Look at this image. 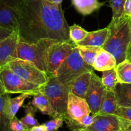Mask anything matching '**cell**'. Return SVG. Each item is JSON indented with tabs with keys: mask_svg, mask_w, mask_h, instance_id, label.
<instances>
[{
	"mask_svg": "<svg viewBox=\"0 0 131 131\" xmlns=\"http://www.w3.org/2000/svg\"><path fill=\"white\" fill-rule=\"evenodd\" d=\"M117 107V100L115 91L105 88L101 108L97 115H115Z\"/></svg>",
	"mask_w": 131,
	"mask_h": 131,
	"instance_id": "cell-18",
	"label": "cell"
},
{
	"mask_svg": "<svg viewBox=\"0 0 131 131\" xmlns=\"http://www.w3.org/2000/svg\"><path fill=\"white\" fill-rule=\"evenodd\" d=\"M84 131H121L118 117L116 115H96L93 124Z\"/></svg>",
	"mask_w": 131,
	"mask_h": 131,
	"instance_id": "cell-12",
	"label": "cell"
},
{
	"mask_svg": "<svg viewBox=\"0 0 131 131\" xmlns=\"http://www.w3.org/2000/svg\"><path fill=\"white\" fill-rule=\"evenodd\" d=\"M124 15L131 17V0H126L124 5Z\"/></svg>",
	"mask_w": 131,
	"mask_h": 131,
	"instance_id": "cell-33",
	"label": "cell"
},
{
	"mask_svg": "<svg viewBox=\"0 0 131 131\" xmlns=\"http://www.w3.org/2000/svg\"><path fill=\"white\" fill-rule=\"evenodd\" d=\"M39 90L48 98L57 116L64 118L67 113L70 88L60 83L54 75H49L47 81L40 86Z\"/></svg>",
	"mask_w": 131,
	"mask_h": 131,
	"instance_id": "cell-5",
	"label": "cell"
},
{
	"mask_svg": "<svg viewBox=\"0 0 131 131\" xmlns=\"http://www.w3.org/2000/svg\"><path fill=\"white\" fill-rule=\"evenodd\" d=\"M93 72L89 71L79 75L70 88V92L81 98L85 99L86 94L90 84Z\"/></svg>",
	"mask_w": 131,
	"mask_h": 131,
	"instance_id": "cell-16",
	"label": "cell"
},
{
	"mask_svg": "<svg viewBox=\"0 0 131 131\" xmlns=\"http://www.w3.org/2000/svg\"><path fill=\"white\" fill-rule=\"evenodd\" d=\"M118 83H131V63L128 60L116 65L115 67Z\"/></svg>",
	"mask_w": 131,
	"mask_h": 131,
	"instance_id": "cell-24",
	"label": "cell"
},
{
	"mask_svg": "<svg viewBox=\"0 0 131 131\" xmlns=\"http://www.w3.org/2000/svg\"><path fill=\"white\" fill-rule=\"evenodd\" d=\"M116 65V60L114 55L101 48L93 63V68L97 71L104 72L115 69Z\"/></svg>",
	"mask_w": 131,
	"mask_h": 131,
	"instance_id": "cell-14",
	"label": "cell"
},
{
	"mask_svg": "<svg viewBox=\"0 0 131 131\" xmlns=\"http://www.w3.org/2000/svg\"><path fill=\"white\" fill-rule=\"evenodd\" d=\"M33 100L31 103L37 110L40 111L43 115H48L52 118L57 117L56 112L46 95L38 90L33 94Z\"/></svg>",
	"mask_w": 131,
	"mask_h": 131,
	"instance_id": "cell-17",
	"label": "cell"
},
{
	"mask_svg": "<svg viewBox=\"0 0 131 131\" xmlns=\"http://www.w3.org/2000/svg\"><path fill=\"white\" fill-rule=\"evenodd\" d=\"M0 79L6 93L34 94L40 86L28 82L13 72L7 64L0 69Z\"/></svg>",
	"mask_w": 131,
	"mask_h": 131,
	"instance_id": "cell-7",
	"label": "cell"
},
{
	"mask_svg": "<svg viewBox=\"0 0 131 131\" xmlns=\"http://www.w3.org/2000/svg\"><path fill=\"white\" fill-rule=\"evenodd\" d=\"M94 115H86L81 118L75 120L65 115L64 116V121H65L68 127L72 130L84 131L86 128L93 124L94 121Z\"/></svg>",
	"mask_w": 131,
	"mask_h": 131,
	"instance_id": "cell-21",
	"label": "cell"
},
{
	"mask_svg": "<svg viewBox=\"0 0 131 131\" xmlns=\"http://www.w3.org/2000/svg\"><path fill=\"white\" fill-rule=\"evenodd\" d=\"M10 70L28 82L41 86L48 80L46 72L38 69L33 63L20 58H13L7 64Z\"/></svg>",
	"mask_w": 131,
	"mask_h": 131,
	"instance_id": "cell-6",
	"label": "cell"
},
{
	"mask_svg": "<svg viewBox=\"0 0 131 131\" xmlns=\"http://www.w3.org/2000/svg\"><path fill=\"white\" fill-rule=\"evenodd\" d=\"M104 90L105 87L102 84L101 78L93 72L90 84L85 96V100L90 109L91 113L94 116L98 114L101 108Z\"/></svg>",
	"mask_w": 131,
	"mask_h": 131,
	"instance_id": "cell-10",
	"label": "cell"
},
{
	"mask_svg": "<svg viewBox=\"0 0 131 131\" xmlns=\"http://www.w3.org/2000/svg\"><path fill=\"white\" fill-rule=\"evenodd\" d=\"M14 31V30L9 29V28L0 26V42H2L3 40H5L9 35H10Z\"/></svg>",
	"mask_w": 131,
	"mask_h": 131,
	"instance_id": "cell-32",
	"label": "cell"
},
{
	"mask_svg": "<svg viewBox=\"0 0 131 131\" xmlns=\"http://www.w3.org/2000/svg\"><path fill=\"white\" fill-rule=\"evenodd\" d=\"M88 34V31L83 29L80 26L74 24L69 28V37L74 43L76 44L80 41L83 40Z\"/></svg>",
	"mask_w": 131,
	"mask_h": 131,
	"instance_id": "cell-27",
	"label": "cell"
},
{
	"mask_svg": "<svg viewBox=\"0 0 131 131\" xmlns=\"http://www.w3.org/2000/svg\"><path fill=\"white\" fill-rule=\"evenodd\" d=\"M91 111L85 99L69 92L67 113L65 115L72 119L78 120L83 116L90 115Z\"/></svg>",
	"mask_w": 131,
	"mask_h": 131,
	"instance_id": "cell-13",
	"label": "cell"
},
{
	"mask_svg": "<svg viewBox=\"0 0 131 131\" xmlns=\"http://www.w3.org/2000/svg\"><path fill=\"white\" fill-rule=\"evenodd\" d=\"M19 40V31L14 30L10 35L0 42V69L13 58H15Z\"/></svg>",
	"mask_w": 131,
	"mask_h": 131,
	"instance_id": "cell-11",
	"label": "cell"
},
{
	"mask_svg": "<svg viewBox=\"0 0 131 131\" xmlns=\"http://www.w3.org/2000/svg\"><path fill=\"white\" fill-rule=\"evenodd\" d=\"M83 61L88 66L93 67L97 55L102 47L90 46H77Z\"/></svg>",
	"mask_w": 131,
	"mask_h": 131,
	"instance_id": "cell-23",
	"label": "cell"
},
{
	"mask_svg": "<svg viewBox=\"0 0 131 131\" xmlns=\"http://www.w3.org/2000/svg\"><path fill=\"white\" fill-rule=\"evenodd\" d=\"M24 108L25 110L26 115L20 120L26 127L28 130H30L33 127L39 125L37 120L35 118V114L37 110L31 104V102H29L28 104L24 106Z\"/></svg>",
	"mask_w": 131,
	"mask_h": 131,
	"instance_id": "cell-25",
	"label": "cell"
},
{
	"mask_svg": "<svg viewBox=\"0 0 131 131\" xmlns=\"http://www.w3.org/2000/svg\"><path fill=\"white\" fill-rule=\"evenodd\" d=\"M46 1L54 4H61L63 0H46Z\"/></svg>",
	"mask_w": 131,
	"mask_h": 131,
	"instance_id": "cell-36",
	"label": "cell"
},
{
	"mask_svg": "<svg viewBox=\"0 0 131 131\" xmlns=\"http://www.w3.org/2000/svg\"><path fill=\"white\" fill-rule=\"evenodd\" d=\"M107 28L110 33L102 49L114 55L118 65L126 60L131 52V17L124 15L111 20Z\"/></svg>",
	"mask_w": 131,
	"mask_h": 131,
	"instance_id": "cell-2",
	"label": "cell"
},
{
	"mask_svg": "<svg viewBox=\"0 0 131 131\" xmlns=\"http://www.w3.org/2000/svg\"><path fill=\"white\" fill-rule=\"evenodd\" d=\"M118 106H131V83H117L115 89Z\"/></svg>",
	"mask_w": 131,
	"mask_h": 131,
	"instance_id": "cell-20",
	"label": "cell"
},
{
	"mask_svg": "<svg viewBox=\"0 0 131 131\" xmlns=\"http://www.w3.org/2000/svg\"><path fill=\"white\" fill-rule=\"evenodd\" d=\"M110 29L107 27L97 31L88 32L86 37L79 42L76 46H90L95 47H102L104 45L109 36Z\"/></svg>",
	"mask_w": 131,
	"mask_h": 131,
	"instance_id": "cell-15",
	"label": "cell"
},
{
	"mask_svg": "<svg viewBox=\"0 0 131 131\" xmlns=\"http://www.w3.org/2000/svg\"><path fill=\"white\" fill-rule=\"evenodd\" d=\"M61 4L46 0H23L19 13V39L35 43L42 39L72 42Z\"/></svg>",
	"mask_w": 131,
	"mask_h": 131,
	"instance_id": "cell-1",
	"label": "cell"
},
{
	"mask_svg": "<svg viewBox=\"0 0 131 131\" xmlns=\"http://www.w3.org/2000/svg\"><path fill=\"white\" fill-rule=\"evenodd\" d=\"M115 115L131 122V106H118Z\"/></svg>",
	"mask_w": 131,
	"mask_h": 131,
	"instance_id": "cell-30",
	"label": "cell"
},
{
	"mask_svg": "<svg viewBox=\"0 0 131 131\" xmlns=\"http://www.w3.org/2000/svg\"><path fill=\"white\" fill-rule=\"evenodd\" d=\"M33 95L31 93H20V95L15 98H9L7 102V114L10 120L15 117L25 100Z\"/></svg>",
	"mask_w": 131,
	"mask_h": 131,
	"instance_id": "cell-22",
	"label": "cell"
},
{
	"mask_svg": "<svg viewBox=\"0 0 131 131\" xmlns=\"http://www.w3.org/2000/svg\"><path fill=\"white\" fill-rule=\"evenodd\" d=\"M93 67L88 66L84 62L78 47L75 46L56 70L54 76L60 83L70 88L73 82L79 75L86 72H93Z\"/></svg>",
	"mask_w": 131,
	"mask_h": 131,
	"instance_id": "cell-4",
	"label": "cell"
},
{
	"mask_svg": "<svg viewBox=\"0 0 131 131\" xmlns=\"http://www.w3.org/2000/svg\"><path fill=\"white\" fill-rule=\"evenodd\" d=\"M127 60H129V61L131 63V52H130V54H129V56H128V58H127Z\"/></svg>",
	"mask_w": 131,
	"mask_h": 131,
	"instance_id": "cell-37",
	"label": "cell"
},
{
	"mask_svg": "<svg viewBox=\"0 0 131 131\" xmlns=\"http://www.w3.org/2000/svg\"><path fill=\"white\" fill-rule=\"evenodd\" d=\"M101 80L106 89L115 91V87L118 83L117 75L115 69L102 72Z\"/></svg>",
	"mask_w": 131,
	"mask_h": 131,
	"instance_id": "cell-26",
	"label": "cell"
},
{
	"mask_svg": "<svg viewBox=\"0 0 131 131\" xmlns=\"http://www.w3.org/2000/svg\"><path fill=\"white\" fill-rule=\"evenodd\" d=\"M126 0H110L113 16L111 20H116L124 16V5Z\"/></svg>",
	"mask_w": 131,
	"mask_h": 131,
	"instance_id": "cell-28",
	"label": "cell"
},
{
	"mask_svg": "<svg viewBox=\"0 0 131 131\" xmlns=\"http://www.w3.org/2000/svg\"><path fill=\"white\" fill-rule=\"evenodd\" d=\"M23 0H0V26L19 29V13Z\"/></svg>",
	"mask_w": 131,
	"mask_h": 131,
	"instance_id": "cell-9",
	"label": "cell"
},
{
	"mask_svg": "<svg viewBox=\"0 0 131 131\" xmlns=\"http://www.w3.org/2000/svg\"><path fill=\"white\" fill-rule=\"evenodd\" d=\"M76 45L73 42H56L51 46L49 52L47 74L54 75L56 70L70 54Z\"/></svg>",
	"mask_w": 131,
	"mask_h": 131,
	"instance_id": "cell-8",
	"label": "cell"
},
{
	"mask_svg": "<svg viewBox=\"0 0 131 131\" xmlns=\"http://www.w3.org/2000/svg\"><path fill=\"white\" fill-rule=\"evenodd\" d=\"M72 3L77 11L83 15L92 14L104 5L99 0H72Z\"/></svg>",
	"mask_w": 131,
	"mask_h": 131,
	"instance_id": "cell-19",
	"label": "cell"
},
{
	"mask_svg": "<svg viewBox=\"0 0 131 131\" xmlns=\"http://www.w3.org/2000/svg\"><path fill=\"white\" fill-rule=\"evenodd\" d=\"M31 131H46V129H45L44 125L42 124V125H38L37 126L34 127L32 128L30 130Z\"/></svg>",
	"mask_w": 131,
	"mask_h": 131,
	"instance_id": "cell-34",
	"label": "cell"
},
{
	"mask_svg": "<svg viewBox=\"0 0 131 131\" xmlns=\"http://www.w3.org/2000/svg\"><path fill=\"white\" fill-rule=\"evenodd\" d=\"M6 93V91H5V88H4L3 85L2 84V82H1V79H0V94L3 95V94H5Z\"/></svg>",
	"mask_w": 131,
	"mask_h": 131,
	"instance_id": "cell-35",
	"label": "cell"
},
{
	"mask_svg": "<svg viewBox=\"0 0 131 131\" xmlns=\"http://www.w3.org/2000/svg\"><path fill=\"white\" fill-rule=\"evenodd\" d=\"M57 41L42 39L35 43H28L19 40L15 58L28 60L47 74L48 56L51 46Z\"/></svg>",
	"mask_w": 131,
	"mask_h": 131,
	"instance_id": "cell-3",
	"label": "cell"
},
{
	"mask_svg": "<svg viewBox=\"0 0 131 131\" xmlns=\"http://www.w3.org/2000/svg\"><path fill=\"white\" fill-rule=\"evenodd\" d=\"M64 118L62 116H57L52 120H49L43 124L46 129V131L56 130L59 128L61 127L63 124Z\"/></svg>",
	"mask_w": 131,
	"mask_h": 131,
	"instance_id": "cell-29",
	"label": "cell"
},
{
	"mask_svg": "<svg viewBox=\"0 0 131 131\" xmlns=\"http://www.w3.org/2000/svg\"><path fill=\"white\" fill-rule=\"evenodd\" d=\"M10 130L12 131H28L26 127L17 117H14L10 122Z\"/></svg>",
	"mask_w": 131,
	"mask_h": 131,
	"instance_id": "cell-31",
	"label": "cell"
}]
</instances>
